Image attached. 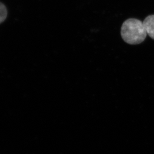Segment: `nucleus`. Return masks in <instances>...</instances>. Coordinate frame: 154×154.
I'll return each mask as SVG.
<instances>
[{
	"label": "nucleus",
	"instance_id": "1",
	"mask_svg": "<svg viewBox=\"0 0 154 154\" xmlns=\"http://www.w3.org/2000/svg\"><path fill=\"white\" fill-rule=\"evenodd\" d=\"M121 34L123 40L130 45L141 44L145 40L147 34L143 22L136 19L125 21Z\"/></svg>",
	"mask_w": 154,
	"mask_h": 154
},
{
	"label": "nucleus",
	"instance_id": "2",
	"mask_svg": "<svg viewBox=\"0 0 154 154\" xmlns=\"http://www.w3.org/2000/svg\"><path fill=\"white\" fill-rule=\"evenodd\" d=\"M143 23L147 34L154 40V15L147 17Z\"/></svg>",
	"mask_w": 154,
	"mask_h": 154
},
{
	"label": "nucleus",
	"instance_id": "3",
	"mask_svg": "<svg viewBox=\"0 0 154 154\" xmlns=\"http://www.w3.org/2000/svg\"><path fill=\"white\" fill-rule=\"evenodd\" d=\"M7 16V11L4 5L0 2V24L6 19Z\"/></svg>",
	"mask_w": 154,
	"mask_h": 154
}]
</instances>
